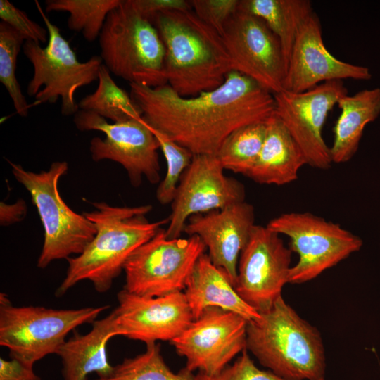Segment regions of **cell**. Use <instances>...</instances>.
Returning <instances> with one entry per match:
<instances>
[{
  "mask_svg": "<svg viewBox=\"0 0 380 380\" xmlns=\"http://www.w3.org/2000/svg\"><path fill=\"white\" fill-rule=\"evenodd\" d=\"M129 87L144 122L194 155H216L233 131L265 121L275 109L273 94L234 70L219 87L191 97L179 96L168 84Z\"/></svg>",
  "mask_w": 380,
  "mask_h": 380,
  "instance_id": "obj_1",
  "label": "cell"
},
{
  "mask_svg": "<svg viewBox=\"0 0 380 380\" xmlns=\"http://www.w3.org/2000/svg\"><path fill=\"white\" fill-rule=\"evenodd\" d=\"M152 130L167 163L165 176L159 184L156 194L158 201L165 205L172 202L180 179L191 164L194 153L161 132Z\"/></svg>",
  "mask_w": 380,
  "mask_h": 380,
  "instance_id": "obj_30",
  "label": "cell"
},
{
  "mask_svg": "<svg viewBox=\"0 0 380 380\" xmlns=\"http://www.w3.org/2000/svg\"><path fill=\"white\" fill-rule=\"evenodd\" d=\"M132 2L141 14L151 20L160 12L192 10L190 1L186 0H132Z\"/></svg>",
  "mask_w": 380,
  "mask_h": 380,
  "instance_id": "obj_34",
  "label": "cell"
},
{
  "mask_svg": "<svg viewBox=\"0 0 380 380\" xmlns=\"http://www.w3.org/2000/svg\"><path fill=\"white\" fill-rule=\"evenodd\" d=\"M0 18L2 22L20 34L25 41H33L39 44L48 42L46 28L31 20L25 12L8 0H0Z\"/></svg>",
  "mask_w": 380,
  "mask_h": 380,
  "instance_id": "obj_32",
  "label": "cell"
},
{
  "mask_svg": "<svg viewBox=\"0 0 380 380\" xmlns=\"http://www.w3.org/2000/svg\"><path fill=\"white\" fill-rule=\"evenodd\" d=\"M338 106L341 113L334 127L330 147L333 163L349 161L357 152L365 126L380 114V88L358 91L341 97Z\"/></svg>",
  "mask_w": 380,
  "mask_h": 380,
  "instance_id": "obj_23",
  "label": "cell"
},
{
  "mask_svg": "<svg viewBox=\"0 0 380 380\" xmlns=\"http://www.w3.org/2000/svg\"><path fill=\"white\" fill-rule=\"evenodd\" d=\"M109 305L77 309L42 306H15L0 293V345L11 358L33 367L50 354H57L68 334L77 327L93 323Z\"/></svg>",
  "mask_w": 380,
  "mask_h": 380,
  "instance_id": "obj_8",
  "label": "cell"
},
{
  "mask_svg": "<svg viewBox=\"0 0 380 380\" xmlns=\"http://www.w3.org/2000/svg\"><path fill=\"white\" fill-rule=\"evenodd\" d=\"M184 293L194 319L210 307L236 313L248 322L260 317L238 294L227 272L214 265L205 253L197 260Z\"/></svg>",
  "mask_w": 380,
  "mask_h": 380,
  "instance_id": "obj_20",
  "label": "cell"
},
{
  "mask_svg": "<svg viewBox=\"0 0 380 380\" xmlns=\"http://www.w3.org/2000/svg\"><path fill=\"white\" fill-rule=\"evenodd\" d=\"M347 94L343 80L325 82L303 92L282 90L273 94L274 113L299 146L306 165L327 170L333 163L322 128L329 112Z\"/></svg>",
  "mask_w": 380,
  "mask_h": 380,
  "instance_id": "obj_13",
  "label": "cell"
},
{
  "mask_svg": "<svg viewBox=\"0 0 380 380\" xmlns=\"http://www.w3.org/2000/svg\"><path fill=\"white\" fill-rule=\"evenodd\" d=\"M238 9L266 23L279 41L286 67L298 32L314 12L309 0H239Z\"/></svg>",
  "mask_w": 380,
  "mask_h": 380,
  "instance_id": "obj_24",
  "label": "cell"
},
{
  "mask_svg": "<svg viewBox=\"0 0 380 380\" xmlns=\"http://www.w3.org/2000/svg\"><path fill=\"white\" fill-rule=\"evenodd\" d=\"M324 380H325V379H324Z\"/></svg>",
  "mask_w": 380,
  "mask_h": 380,
  "instance_id": "obj_37",
  "label": "cell"
},
{
  "mask_svg": "<svg viewBox=\"0 0 380 380\" xmlns=\"http://www.w3.org/2000/svg\"><path fill=\"white\" fill-rule=\"evenodd\" d=\"M246 350L284 380H324L326 357L319 330L280 296L246 327Z\"/></svg>",
  "mask_w": 380,
  "mask_h": 380,
  "instance_id": "obj_4",
  "label": "cell"
},
{
  "mask_svg": "<svg viewBox=\"0 0 380 380\" xmlns=\"http://www.w3.org/2000/svg\"><path fill=\"white\" fill-rule=\"evenodd\" d=\"M73 121L80 131L97 130L105 134L104 139L95 137L90 141L94 161L110 160L120 163L134 187L140 186L143 176L151 184L160 182L159 143L142 118L108 123L95 113L79 110Z\"/></svg>",
  "mask_w": 380,
  "mask_h": 380,
  "instance_id": "obj_11",
  "label": "cell"
},
{
  "mask_svg": "<svg viewBox=\"0 0 380 380\" xmlns=\"http://www.w3.org/2000/svg\"><path fill=\"white\" fill-rule=\"evenodd\" d=\"M247 323L236 313L208 308L170 343L189 371L215 374L246 349Z\"/></svg>",
  "mask_w": 380,
  "mask_h": 380,
  "instance_id": "obj_14",
  "label": "cell"
},
{
  "mask_svg": "<svg viewBox=\"0 0 380 380\" xmlns=\"http://www.w3.org/2000/svg\"><path fill=\"white\" fill-rule=\"evenodd\" d=\"M93 205L94 210L83 214L95 224L96 234L81 254L67 259L68 267L56 291L57 297L84 280L91 281L98 293H106L132 253L169 223V218L157 222L146 219L151 205L120 207L105 202Z\"/></svg>",
  "mask_w": 380,
  "mask_h": 380,
  "instance_id": "obj_2",
  "label": "cell"
},
{
  "mask_svg": "<svg viewBox=\"0 0 380 380\" xmlns=\"http://www.w3.org/2000/svg\"><path fill=\"white\" fill-rule=\"evenodd\" d=\"M94 380H194L186 367L174 373L166 365L156 343L146 344L145 352L126 358L113 366L111 372Z\"/></svg>",
  "mask_w": 380,
  "mask_h": 380,
  "instance_id": "obj_28",
  "label": "cell"
},
{
  "mask_svg": "<svg viewBox=\"0 0 380 380\" xmlns=\"http://www.w3.org/2000/svg\"><path fill=\"white\" fill-rule=\"evenodd\" d=\"M192 11L220 35L224 26L239 8V0H190Z\"/></svg>",
  "mask_w": 380,
  "mask_h": 380,
  "instance_id": "obj_33",
  "label": "cell"
},
{
  "mask_svg": "<svg viewBox=\"0 0 380 380\" xmlns=\"http://www.w3.org/2000/svg\"><path fill=\"white\" fill-rule=\"evenodd\" d=\"M0 380H41L29 366L21 361L11 358H0Z\"/></svg>",
  "mask_w": 380,
  "mask_h": 380,
  "instance_id": "obj_35",
  "label": "cell"
},
{
  "mask_svg": "<svg viewBox=\"0 0 380 380\" xmlns=\"http://www.w3.org/2000/svg\"><path fill=\"white\" fill-rule=\"evenodd\" d=\"M266 134L259 156L246 175L262 184L278 186L298 178L306 161L299 146L274 112L265 121Z\"/></svg>",
  "mask_w": 380,
  "mask_h": 380,
  "instance_id": "obj_22",
  "label": "cell"
},
{
  "mask_svg": "<svg viewBox=\"0 0 380 380\" xmlns=\"http://www.w3.org/2000/svg\"><path fill=\"white\" fill-rule=\"evenodd\" d=\"M26 214V204L18 200L15 204L1 203V224L7 225L22 220Z\"/></svg>",
  "mask_w": 380,
  "mask_h": 380,
  "instance_id": "obj_36",
  "label": "cell"
},
{
  "mask_svg": "<svg viewBox=\"0 0 380 380\" xmlns=\"http://www.w3.org/2000/svg\"><path fill=\"white\" fill-rule=\"evenodd\" d=\"M99 42L100 57L110 73L129 84H167L163 42L152 20L132 0H121L108 14Z\"/></svg>",
  "mask_w": 380,
  "mask_h": 380,
  "instance_id": "obj_5",
  "label": "cell"
},
{
  "mask_svg": "<svg viewBox=\"0 0 380 380\" xmlns=\"http://www.w3.org/2000/svg\"><path fill=\"white\" fill-rule=\"evenodd\" d=\"M216 155H194L183 173L175 198L165 234L179 238L188 219L196 214L223 209L245 201L243 184L224 173Z\"/></svg>",
  "mask_w": 380,
  "mask_h": 380,
  "instance_id": "obj_16",
  "label": "cell"
},
{
  "mask_svg": "<svg viewBox=\"0 0 380 380\" xmlns=\"http://www.w3.org/2000/svg\"><path fill=\"white\" fill-rule=\"evenodd\" d=\"M279 235L255 224L239 258L234 287L259 313L273 305L289 283L292 251Z\"/></svg>",
  "mask_w": 380,
  "mask_h": 380,
  "instance_id": "obj_15",
  "label": "cell"
},
{
  "mask_svg": "<svg viewBox=\"0 0 380 380\" xmlns=\"http://www.w3.org/2000/svg\"><path fill=\"white\" fill-rule=\"evenodd\" d=\"M367 67L334 57L324 46L319 18L314 11L300 27L288 61L283 90L303 92L323 82L353 79L368 80Z\"/></svg>",
  "mask_w": 380,
  "mask_h": 380,
  "instance_id": "obj_18",
  "label": "cell"
},
{
  "mask_svg": "<svg viewBox=\"0 0 380 380\" xmlns=\"http://www.w3.org/2000/svg\"><path fill=\"white\" fill-rule=\"evenodd\" d=\"M232 70L276 94L283 90L286 63L278 38L260 18L237 10L221 34Z\"/></svg>",
  "mask_w": 380,
  "mask_h": 380,
  "instance_id": "obj_12",
  "label": "cell"
},
{
  "mask_svg": "<svg viewBox=\"0 0 380 380\" xmlns=\"http://www.w3.org/2000/svg\"><path fill=\"white\" fill-rule=\"evenodd\" d=\"M206 247L197 235L168 239L160 229L129 257L124 266V289L146 297L163 296L185 289Z\"/></svg>",
  "mask_w": 380,
  "mask_h": 380,
  "instance_id": "obj_10",
  "label": "cell"
},
{
  "mask_svg": "<svg viewBox=\"0 0 380 380\" xmlns=\"http://www.w3.org/2000/svg\"><path fill=\"white\" fill-rule=\"evenodd\" d=\"M254 222V208L245 201L191 216L184 232L201 238L212 262L223 268L235 285L240 253L249 239Z\"/></svg>",
  "mask_w": 380,
  "mask_h": 380,
  "instance_id": "obj_19",
  "label": "cell"
},
{
  "mask_svg": "<svg viewBox=\"0 0 380 380\" xmlns=\"http://www.w3.org/2000/svg\"><path fill=\"white\" fill-rule=\"evenodd\" d=\"M117 336L114 310L105 317L95 320L85 334L75 331L59 348L57 355L62 362L63 380H87L95 372L98 378L108 376L112 366L107 357L108 341Z\"/></svg>",
  "mask_w": 380,
  "mask_h": 380,
  "instance_id": "obj_21",
  "label": "cell"
},
{
  "mask_svg": "<svg viewBox=\"0 0 380 380\" xmlns=\"http://www.w3.org/2000/svg\"><path fill=\"white\" fill-rule=\"evenodd\" d=\"M194 380H284L270 370L259 369L246 349L232 364L220 372L207 374L197 372Z\"/></svg>",
  "mask_w": 380,
  "mask_h": 380,
  "instance_id": "obj_31",
  "label": "cell"
},
{
  "mask_svg": "<svg viewBox=\"0 0 380 380\" xmlns=\"http://www.w3.org/2000/svg\"><path fill=\"white\" fill-rule=\"evenodd\" d=\"M265 121L243 125L224 140L216 156L224 170L246 176L262 147L266 134Z\"/></svg>",
  "mask_w": 380,
  "mask_h": 380,
  "instance_id": "obj_26",
  "label": "cell"
},
{
  "mask_svg": "<svg viewBox=\"0 0 380 380\" xmlns=\"http://www.w3.org/2000/svg\"><path fill=\"white\" fill-rule=\"evenodd\" d=\"M151 20L163 42L165 73L173 91L195 96L221 86L232 71L221 35L192 10L155 14Z\"/></svg>",
  "mask_w": 380,
  "mask_h": 380,
  "instance_id": "obj_3",
  "label": "cell"
},
{
  "mask_svg": "<svg viewBox=\"0 0 380 380\" xmlns=\"http://www.w3.org/2000/svg\"><path fill=\"white\" fill-rule=\"evenodd\" d=\"M35 5L48 31L49 39L45 47L33 41H25L23 46V53L34 70L27 87V95L34 96L31 107L55 103L60 98L62 115H75L80 110L75 100L77 90L98 80L103 61L100 56H93L80 62L38 1H35Z\"/></svg>",
  "mask_w": 380,
  "mask_h": 380,
  "instance_id": "obj_7",
  "label": "cell"
},
{
  "mask_svg": "<svg viewBox=\"0 0 380 380\" xmlns=\"http://www.w3.org/2000/svg\"><path fill=\"white\" fill-rule=\"evenodd\" d=\"M98 81L96 90L79 101L80 110L91 111L114 123L142 118V113L130 94L115 83L103 63Z\"/></svg>",
  "mask_w": 380,
  "mask_h": 380,
  "instance_id": "obj_25",
  "label": "cell"
},
{
  "mask_svg": "<svg viewBox=\"0 0 380 380\" xmlns=\"http://www.w3.org/2000/svg\"><path fill=\"white\" fill-rule=\"evenodd\" d=\"M16 180L29 191L37 208L44 239L37 260L39 268L51 262L81 254L96 234L95 224L72 210L61 198L58 181L68 169L65 161H54L48 170L34 172L8 160Z\"/></svg>",
  "mask_w": 380,
  "mask_h": 380,
  "instance_id": "obj_6",
  "label": "cell"
},
{
  "mask_svg": "<svg viewBox=\"0 0 380 380\" xmlns=\"http://www.w3.org/2000/svg\"><path fill=\"white\" fill-rule=\"evenodd\" d=\"M271 230L287 236L289 248L298 255L289 283L309 281L358 251L362 240L340 224L310 213L291 212L272 219Z\"/></svg>",
  "mask_w": 380,
  "mask_h": 380,
  "instance_id": "obj_9",
  "label": "cell"
},
{
  "mask_svg": "<svg viewBox=\"0 0 380 380\" xmlns=\"http://www.w3.org/2000/svg\"><path fill=\"white\" fill-rule=\"evenodd\" d=\"M25 39L8 24L0 23V82L10 96L16 113L22 117L28 115L30 104L26 101L16 78L18 56Z\"/></svg>",
  "mask_w": 380,
  "mask_h": 380,
  "instance_id": "obj_29",
  "label": "cell"
},
{
  "mask_svg": "<svg viewBox=\"0 0 380 380\" xmlns=\"http://www.w3.org/2000/svg\"><path fill=\"white\" fill-rule=\"evenodd\" d=\"M114 309L117 336L146 344L171 342L194 319L183 291L158 297L136 295L122 289Z\"/></svg>",
  "mask_w": 380,
  "mask_h": 380,
  "instance_id": "obj_17",
  "label": "cell"
},
{
  "mask_svg": "<svg viewBox=\"0 0 380 380\" xmlns=\"http://www.w3.org/2000/svg\"><path fill=\"white\" fill-rule=\"evenodd\" d=\"M121 0H46L45 11L67 12L68 27L94 42L101 32L108 14Z\"/></svg>",
  "mask_w": 380,
  "mask_h": 380,
  "instance_id": "obj_27",
  "label": "cell"
}]
</instances>
